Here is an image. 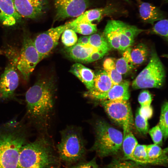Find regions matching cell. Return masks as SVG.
Wrapping results in <instances>:
<instances>
[{
  "label": "cell",
  "instance_id": "34",
  "mask_svg": "<svg viewBox=\"0 0 168 168\" xmlns=\"http://www.w3.org/2000/svg\"><path fill=\"white\" fill-rule=\"evenodd\" d=\"M153 33L163 36L167 39L168 38V20L163 19L157 21L151 30Z\"/></svg>",
  "mask_w": 168,
  "mask_h": 168
},
{
  "label": "cell",
  "instance_id": "30",
  "mask_svg": "<svg viewBox=\"0 0 168 168\" xmlns=\"http://www.w3.org/2000/svg\"><path fill=\"white\" fill-rule=\"evenodd\" d=\"M147 145L138 144L133 153V161L146 165H151L146 151Z\"/></svg>",
  "mask_w": 168,
  "mask_h": 168
},
{
  "label": "cell",
  "instance_id": "2",
  "mask_svg": "<svg viewBox=\"0 0 168 168\" xmlns=\"http://www.w3.org/2000/svg\"><path fill=\"white\" fill-rule=\"evenodd\" d=\"M25 129L16 121L0 127V168H17L20 151L26 139Z\"/></svg>",
  "mask_w": 168,
  "mask_h": 168
},
{
  "label": "cell",
  "instance_id": "33",
  "mask_svg": "<svg viewBox=\"0 0 168 168\" xmlns=\"http://www.w3.org/2000/svg\"><path fill=\"white\" fill-rule=\"evenodd\" d=\"M77 40L76 32L71 29H66L62 34V41L66 47L74 45L77 43Z\"/></svg>",
  "mask_w": 168,
  "mask_h": 168
},
{
  "label": "cell",
  "instance_id": "23",
  "mask_svg": "<svg viewBox=\"0 0 168 168\" xmlns=\"http://www.w3.org/2000/svg\"><path fill=\"white\" fill-rule=\"evenodd\" d=\"M66 47V51L70 58L83 62L93 52L97 50L90 45L84 46L77 43L72 46Z\"/></svg>",
  "mask_w": 168,
  "mask_h": 168
},
{
  "label": "cell",
  "instance_id": "24",
  "mask_svg": "<svg viewBox=\"0 0 168 168\" xmlns=\"http://www.w3.org/2000/svg\"><path fill=\"white\" fill-rule=\"evenodd\" d=\"M132 48L128 47L123 52L122 56L115 62L116 68L122 75L130 71L134 68L130 55Z\"/></svg>",
  "mask_w": 168,
  "mask_h": 168
},
{
  "label": "cell",
  "instance_id": "25",
  "mask_svg": "<svg viewBox=\"0 0 168 168\" xmlns=\"http://www.w3.org/2000/svg\"><path fill=\"white\" fill-rule=\"evenodd\" d=\"M149 50L147 46L142 43L138 44L131 49V58L134 65H139L145 62L149 55Z\"/></svg>",
  "mask_w": 168,
  "mask_h": 168
},
{
  "label": "cell",
  "instance_id": "26",
  "mask_svg": "<svg viewBox=\"0 0 168 168\" xmlns=\"http://www.w3.org/2000/svg\"><path fill=\"white\" fill-rule=\"evenodd\" d=\"M103 67L104 70L109 76L114 85L122 82V75L117 70L115 62L112 58H106L103 62Z\"/></svg>",
  "mask_w": 168,
  "mask_h": 168
},
{
  "label": "cell",
  "instance_id": "16",
  "mask_svg": "<svg viewBox=\"0 0 168 168\" xmlns=\"http://www.w3.org/2000/svg\"><path fill=\"white\" fill-rule=\"evenodd\" d=\"M129 82L122 81L120 83L114 85L106 93L94 97L92 99L99 100H128L130 97Z\"/></svg>",
  "mask_w": 168,
  "mask_h": 168
},
{
  "label": "cell",
  "instance_id": "20",
  "mask_svg": "<svg viewBox=\"0 0 168 168\" xmlns=\"http://www.w3.org/2000/svg\"><path fill=\"white\" fill-rule=\"evenodd\" d=\"M146 151L151 165L166 166L168 163L167 148L162 149L155 144L147 145Z\"/></svg>",
  "mask_w": 168,
  "mask_h": 168
},
{
  "label": "cell",
  "instance_id": "36",
  "mask_svg": "<svg viewBox=\"0 0 168 168\" xmlns=\"http://www.w3.org/2000/svg\"><path fill=\"white\" fill-rule=\"evenodd\" d=\"M148 132L154 144L161 145L163 135L158 124L152 128Z\"/></svg>",
  "mask_w": 168,
  "mask_h": 168
},
{
  "label": "cell",
  "instance_id": "42",
  "mask_svg": "<svg viewBox=\"0 0 168 168\" xmlns=\"http://www.w3.org/2000/svg\"><path fill=\"white\" fill-rule=\"evenodd\" d=\"M50 168H58L54 167H50Z\"/></svg>",
  "mask_w": 168,
  "mask_h": 168
},
{
  "label": "cell",
  "instance_id": "39",
  "mask_svg": "<svg viewBox=\"0 0 168 168\" xmlns=\"http://www.w3.org/2000/svg\"><path fill=\"white\" fill-rule=\"evenodd\" d=\"M77 43L84 46H89V36H82L78 40Z\"/></svg>",
  "mask_w": 168,
  "mask_h": 168
},
{
  "label": "cell",
  "instance_id": "12",
  "mask_svg": "<svg viewBox=\"0 0 168 168\" xmlns=\"http://www.w3.org/2000/svg\"><path fill=\"white\" fill-rule=\"evenodd\" d=\"M16 9L21 17L36 18L46 9L47 0H13Z\"/></svg>",
  "mask_w": 168,
  "mask_h": 168
},
{
  "label": "cell",
  "instance_id": "32",
  "mask_svg": "<svg viewBox=\"0 0 168 168\" xmlns=\"http://www.w3.org/2000/svg\"><path fill=\"white\" fill-rule=\"evenodd\" d=\"M148 118L141 112L140 108L138 110L135 118V124L137 130L142 134L148 131Z\"/></svg>",
  "mask_w": 168,
  "mask_h": 168
},
{
  "label": "cell",
  "instance_id": "15",
  "mask_svg": "<svg viewBox=\"0 0 168 168\" xmlns=\"http://www.w3.org/2000/svg\"><path fill=\"white\" fill-rule=\"evenodd\" d=\"M114 85L104 70L99 72L95 74L93 87L84 93V96L92 99L106 93Z\"/></svg>",
  "mask_w": 168,
  "mask_h": 168
},
{
  "label": "cell",
  "instance_id": "9",
  "mask_svg": "<svg viewBox=\"0 0 168 168\" xmlns=\"http://www.w3.org/2000/svg\"><path fill=\"white\" fill-rule=\"evenodd\" d=\"M68 27L67 24L51 28L39 34L33 40L42 60L46 57L58 44L60 37Z\"/></svg>",
  "mask_w": 168,
  "mask_h": 168
},
{
  "label": "cell",
  "instance_id": "1",
  "mask_svg": "<svg viewBox=\"0 0 168 168\" xmlns=\"http://www.w3.org/2000/svg\"><path fill=\"white\" fill-rule=\"evenodd\" d=\"M51 80H38L25 95L27 114L35 122L45 121L53 110L55 87Z\"/></svg>",
  "mask_w": 168,
  "mask_h": 168
},
{
  "label": "cell",
  "instance_id": "8",
  "mask_svg": "<svg viewBox=\"0 0 168 168\" xmlns=\"http://www.w3.org/2000/svg\"><path fill=\"white\" fill-rule=\"evenodd\" d=\"M101 104L109 117L121 125L132 127L133 118L131 108L128 100H104Z\"/></svg>",
  "mask_w": 168,
  "mask_h": 168
},
{
  "label": "cell",
  "instance_id": "14",
  "mask_svg": "<svg viewBox=\"0 0 168 168\" xmlns=\"http://www.w3.org/2000/svg\"><path fill=\"white\" fill-rule=\"evenodd\" d=\"M119 35V49L124 51L133 44L135 38L145 31L137 27L118 20Z\"/></svg>",
  "mask_w": 168,
  "mask_h": 168
},
{
  "label": "cell",
  "instance_id": "11",
  "mask_svg": "<svg viewBox=\"0 0 168 168\" xmlns=\"http://www.w3.org/2000/svg\"><path fill=\"white\" fill-rule=\"evenodd\" d=\"M56 10L55 20L61 21L77 17L87 8V0H54Z\"/></svg>",
  "mask_w": 168,
  "mask_h": 168
},
{
  "label": "cell",
  "instance_id": "28",
  "mask_svg": "<svg viewBox=\"0 0 168 168\" xmlns=\"http://www.w3.org/2000/svg\"><path fill=\"white\" fill-rule=\"evenodd\" d=\"M104 168H150L130 160L124 159H114Z\"/></svg>",
  "mask_w": 168,
  "mask_h": 168
},
{
  "label": "cell",
  "instance_id": "10",
  "mask_svg": "<svg viewBox=\"0 0 168 168\" xmlns=\"http://www.w3.org/2000/svg\"><path fill=\"white\" fill-rule=\"evenodd\" d=\"M18 57L12 58L0 78V100L12 98L17 88L19 77L17 72Z\"/></svg>",
  "mask_w": 168,
  "mask_h": 168
},
{
  "label": "cell",
  "instance_id": "37",
  "mask_svg": "<svg viewBox=\"0 0 168 168\" xmlns=\"http://www.w3.org/2000/svg\"><path fill=\"white\" fill-rule=\"evenodd\" d=\"M108 52L97 50L93 52L84 62L85 63H91L102 58Z\"/></svg>",
  "mask_w": 168,
  "mask_h": 168
},
{
  "label": "cell",
  "instance_id": "35",
  "mask_svg": "<svg viewBox=\"0 0 168 168\" xmlns=\"http://www.w3.org/2000/svg\"><path fill=\"white\" fill-rule=\"evenodd\" d=\"M152 100V95L147 90H143L139 94L138 101L141 105V107L142 108L148 109L151 107Z\"/></svg>",
  "mask_w": 168,
  "mask_h": 168
},
{
  "label": "cell",
  "instance_id": "3",
  "mask_svg": "<svg viewBox=\"0 0 168 168\" xmlns=\"http://www.w3.org/2000/svg\"><path fill=\"white\" fill-rule=\"evenodd\" d=\"M56 159L50 143L40 138L22 147L17 168H47L54 164Z\"/></svg>",
  "mask_w": 168,
  "mask_h": 168
},
{
  "label": "cell",
  "instance_id": "7",
  "mask_svg": "<svg viewBox=\"0 0 168 168\" xmlns=\"http://www.w3.org/2000/svg\"><path fill=\"white\" fill-rule=\"evenodd\" d=\"M41 60L33 40L29 35L24 36L20 53L18 57L16 68L24 80H28L35 66Z\"/></svg>",
  "mask_w": 168,
  "mask_h": 168
},
{
  "label": "cell",
  "instance_id": "18",
  "mask_svg": "<svg viewBox=\"0 0 168 168\" xmlns=\"http://www.w3.org/2000/svg\"><path fill=\"white\" fill-rule=\"evenodd\" d=\"M136 0L140 17L143 22L153 25L156 21L164 18L163 12L158 7L141 0Z\"/></svg>",
  "mask_w": 168,
  "mask_h": 168
},
{
  "label": "cell",
  "instance_id": "41",
  "mask_svg": "<svg viewBox=\"0 0 168 168\" xmlns=\"http://www.w3.org/2000/svg\"><path fill=\"white\" fill-rule=\"evenodd\" d=\"M2 54V50H1L0 49V54Z\"/></svg>",
  "mask_w": 168,
  "mask_h": 168
},
{
  "label": "cell",
  "instance_id": "22",
  "mask_svg": "<svg viewBox=\"0 0 168 168\" xmlns=\"http://www.w3.org/2000/svg\"><path fill=\"white\" fill-rule=\"evenodd\" d=\"M103 34L110 48L119 50V35L118 20H109Z\"/></svg>",
  "mask_w": 168,
  "mask_h": 168
},
{
  "label": "cell",
  "instance_id": "5",
  "mask_svg": "<svg viewBox=\"0 0 168 168\" xmlns=\"http://www.w3.org/2000/svg\"><path fill=\"white\" fill-rule=\"evenodd\" d=\"M57 149L59 158L66 163H75L81 159L85 154L86 148L80 130L69 127L63 130Z\"/></svg>",
  "mask_w": 168,
  "mask_h": 168
},
{
  "label": "cell",
  "instance_id": "6",
  "mask_svg": "<svg viewBox=\"0 0 168 168\" xmlns=\"http://www.w3.org/2000/svg\"><path fill=\"white\" fill-rule=\"evenodd\" d=\"M149 61L132 83L134 89L160 88L163 85L166 77L164 66L155 51L151 53Z\"/></svg>",
  "mask_w": 168,
  "mask_h": 168
},
{
  "label": "cell",
  "instance_id": "19",
  "mask_svg": "<svg viewBox=\"0 0 168 168\" xmlns=\"http://www.w3.org/2000/svg\"><path fill=\"white\" fill-rule=\"evenodd\" d=\"M70 72L77 77L88 90L92 88L95 74L92 70L81 63H76L72 66Z\"/></svg>",
  "mask_w": 168,
  "mask_h": 168
},
{
  "label": "cell",
  "instance_id": "4",
  "mask_svg": "<svg viewBox=\"0 0 168 168\" xmlns=\"http://www.w3.org/2000/svg\"><path fill=\"white\" fill-rule=\"evenodd\" d=\"M94 143L91 150L100 157L117 154L122 147L123 134L122 132L103 120L95 122Z\"/></svg>",
  "mask_w": 168,
  "mask_h": 168
},
{
  "label": "cell",
  "instance_id": "40",
  "mask_svg": "<svg viewBox=\"0 0 168 168\" xmlns=\"http://www.w3.org/2000/svg\"><path fill=\"white\" fill-rule=\"evenodd\" d=\"M124 0V1L127 2L128 3H130V0Z\"/></svg>",
  "mask_w": 168,
  "mask_h": 168
},
{
  "label": "cell",
  "instance_id": "17",
  "mask_svg": "<svg viewBox=\"0 0 168 168\" xmlns=\"http://www.w3.org/2000/svg\"><path fill=\"white\" fill-rule=\"evenodd\" d=\"M21 17L16 9L13 0H0V22L3 25L13 26Z\"/></svg>",
  "mask_w": 168,
  "mask_h": 168
},
{
  "label": "cell",
  "instance_id": "38",
  "mask_svg": "<svg viewBox=\"0 0 168 168\" xmlns=\"http://www.w3.org/2000/svg\"><path fill=\"white\" fill-rule=\"evenodd\" d=\"M69 168H98L95 158L87 162L78 163L71 166Z\"/></svg>",
  "mask_w": 168,
  "mask_h": 168
},
{
  "label": "cell",
  "instance_id": "31",
  "mask_svg": "<svg viewBox=\"0 0 168 168\" xmlns=\"http://www.w3.org/2000/svg\"><path fill=\"white\" fill-rule=\"evenodd\" d=\"M168 105L165 102L162 105L159 124H158L163 134L164 140H166L168 135Z\"/></svg>",
  "mask_w": 168,
  "mask_h": 168
},
{
  "label": "cell",
  "instance_id": "13",
  "mask_svg": "<svg viewBox=\"0 0 168 168\" xmlns=\"http://www.w3.org/2000/svg\"><path fill=\"white\" fill-rule=\"evenodd\" d=\"M117 7L110 4L103 8H97L84 12L71 22L92 23L94 21H100L105 16L116 15L119 12Z\"/></svg>",
  "mask_w": 168,
  "mask_h": 168
},
{
  "label": "cell",
  "instance_id": "29",
  "mask_svg": "<svg viewBox=\"0 0 168 168\" xmlns=\"http://www.w3.org/2000/svg\"><path fill=\"white\" fill-rule=\"evenodd\" d=\"M89 36V44L97 50L108 52L110 49V46L103 34L94 33Z\"/></svg>",
  "mask_w": 168,
  "mask_h": 168
},
{
  "label": "cell",
  "instance_id": "21",
  "mask_svg": "<svg viewBox=\"0 0 168 168\" xmlns=\"http://www.w3.org/2000/svg\"><path fill=\"white\" fill-rule=\"evenodd\" d=\"M123 128V135L122 147L124 159L133 161V153L138 142L131 131L132 127L125 126Z\"/></svg>",
  "mask_w": 168,
  "mask_h": 168
},
{
  "label": "cell",
  "instance_id": "27",
  "mask_svg": "<svg viewBox=\"0 0 168 168\" xmlns=\"http://www.w3.org/2000/svg\"><path fill=\"white\" fill-rule=\"evenodd\" d=\"M66 24L68 29H71L76 33L84 35H92L96 32L97 30L96 25L92 23H73L70 22Z\"/></svg>",
  "mask_w": 168,
  "mask_h": 168
}]
</instances>
